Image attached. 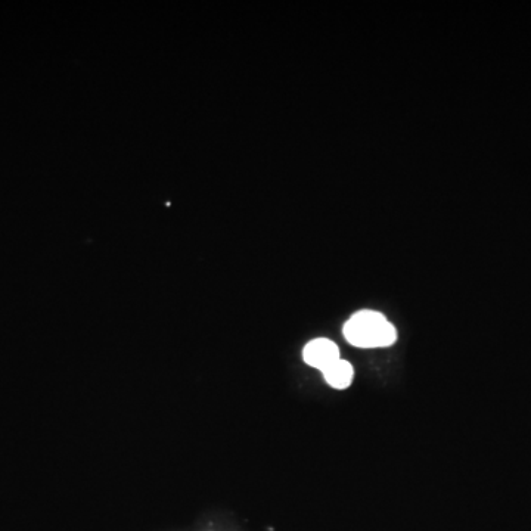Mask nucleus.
<instances>
[{
    "label": "nucleus",
    "instance_id": "1",
    "mask_svg": "<svg viewBox=\"0 0 531 531\" xmlns=\"http://www.w3.org/2000/svg\"><path fill=\"white\" fill-rule=\"evenodd\" d=\"M344 337L359 349H385L397 340V331L383 313L360 310L354 313L343 328Z\"/></svg>",
    "mask_w": 531,
    "mask_h": 531
},
{
    "label": "nucleus",
    "instance_id": "2",
    "mask_svg": "<svg viewBox=\"0 0 531 531\" xmlns=\"http://www.w3.org/2000/svg\"><path fill=\"white\" fill-rule=\"evenodd\" d=\"M340 359V349L334 341L328 338H315L309 341L303 349L304 363L316 371L324 372Z\"/></svg>",
    "mask_w": 531,
    "mask_h": 531
},
{
    "label": "nucleus",
    "instance_id": "3",
    "mask_svg": "<svg viewBox=\"0 0 531 531\" xmlns=\"http://www.w3.org/2000/svg\"><path fill=\"white\" fill-rule=\"evenodd\" d=\"M326 384L335 390H346L354 380V368L349 360L340 359L322 372Z\"/></svg>",
    "mask_w": 531,
    "mask_h": 531
}]
</instances>
